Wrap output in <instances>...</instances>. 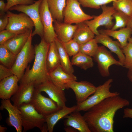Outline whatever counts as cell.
I'll return each instance as SVG.
<instances>
[{"mask_svg": "<svg viewBox=\"0 0 132 132\" xmlns=\"http://www.w3.org/2000/svg\"><path fill=\"white\" fill-rule=\"evenodd\" d=\"M51 81L56 85L63 90L69 82L77 80L76 77L65 72L60 65L49 73Z\"/></svg>", "mask_w": 132, "mask_h": 132, "instance_id": "ffe728a7", "label": "cell"}, {"mask_svg": "<svg viewBox=\"0 0 132 132\" xmlns=\"http://www.w3.org/2000/svg\"><path fill=\"white\" fill-rule=\"evenodd\" d=\"M38 91L45 92L61 108L66 106L67 101L64 90L55 85L50 80L35 86Z\"/></svg>", "mask_w": 132, "mask_h": 132, "instance_id": "4fadbf2b", "label": "cell"}, {"mask_svg": "<svg viewBox=\"0 0 132 132\" xmlns=\"http://www.w3.org/2000/svg\"><path fill=\"white\" fill-rule=\"evenodd\" d=\"M35 0H7L5 12L9 10L11 7L18 5H28L33 4Z\"/></svg>", "mask_w": 132, "mask_h": 132, "instance_id": "8d00e7d4", "label": "cell"}, {"mask_svg": "<svg viewBox=\"0 0 132 132\" xmlns=\"http://www.w3.org/2000/svg\"><path fill=\"white\" fill-rule=\"evenodd\" d=\"M93 57L97 64L100 75L103 77L110 76L109 68L111 66L115 65L123 66L122 64L115 59L110 52L104 46H99Z\"/></svg>", "mask_w": 132, "mask_h": 132, "instance_id": "8fae6325", "label": "cell"}, {"mask_svg": "<svg viewBox=\"0 0 132 132\" xmlns=\"http://www.w3.org/2000/svg\"><path fill=\"white\" fill-rule=\"evenodd\" d=\"M31 104L38 112L44 117L61 109L53 100L44 96L36 89Z\"/></svg>", "mask_w": 132, "mask_h": 132, "instance_id": "7c38bea8", "label": "cell"}, {"mask_svg": "<svg viewBox=\"0 0 132 132\" xmlns=\"http://www.w3.org/2000/svg\"><path fill=\"white\" fill-rule=\"evenodd\" d=\"M31 34L23 48L17 55L15 61L11 68L14 74L18 77L19 81L23 76L28 64L34 58L35 51L32 44L33 37Z\"/></svg>", "mask_w": 132, "mask_h": 132, "instance_id": "5b68a950", "label": "cell"}, {"mask_svg": "<svg viewBox=\"0 0 132 132\" xmlns=\"http://www.w3.org/2000/svg\"><path fill=\"white\" fill-rule=\"evenodd\" d=\"M128 41L131 43L132 44V36L131 37L129 38L128 40Z\"/></svg>", "mask_w": 132, "mask_h": 132, "instance_id": "7dc6e473", "label": "cell"}, {"mask_svg": "<svg viewBox=\"0 0 132 132\" xmlns=\"http://www.w3.org/2000/svg\"><path fill=\"white\" fill-rule=\"evenodd\" d=\"M112 16L115 20V23L111 29L113 30L125 27L130 18V17L124 13L115 10Z\"/></svg>", "mask_w": 132, "mask_h": 132, "instance_id": "1f68e13d", "label": "cell"}, {"mask_svg": "<svg viewBox=\"0 0 132 132\" xmlns=\"http://www.w3.org/2000/svg\"><path fill=\"white\" fill-rule=\"evenodd\" d=\"M17 56L3 44L0 45V62L1 64L8 68H11Z\"/></svg>", "mask_w": 132, "mask_h": 132, "instance_id": "f546056e", "label": "cell"}, {"mask_svg": "<svg viewBox=\"0 0 132 132\" xmlns=\"http://www.w3.org/2000/svg\"><path fill=\"white\" fill-rule=\"evenodd\" d=\"M42 1V0L35 1L33 4L30 5H16L11 7L9 10L23 12L30 18L34 25V30L32 32L31 34L33 37L36 34L41 38L43 37L44 27L41 21L39 10Z\"/></svg>", "mask_w": 132, "mask_h": 132, "instance_id": "52a82bcc", "label": "cell"}, {"mask_svg": "<svg viewBox=\"0 0 132 132\" xmlns=\"http://www.w3.org/2000/svg\"><path fill=\"white\" fill-rule=\"evenodd\" d=\"M55 42L58 52L60 65L65 72L69 74H73L74 68L69 59V56L64 49L62 42L57 37Z\"/></svg>", "mask_w": 132, "mask_h": 132, "instance_id": "83f0119b", "label": "cell"}, {"mask_svg": "<svg viewBox=\"0 0 132 132\" xmlns=\"http://www.w3.org/2000/svg\"><path fill=\"white\" fill-rule=\"evenodd\" d=\"M46 63L49 73L60 65L58 52L55 41L50 43L47 55Z\"/></svg>", "mask_w": 132, "mask_h": 132, "instance_id": "484cf974", "label": "cell"}, {"mask_svg": "<svg viewBox=\"0 0 132 132\" xmlns=\"http://www.w3.org/2000/svg\"><path fill=\"white\" fill-rule=\"evenodd\" d=\"M71 62L72 65L85 70L92 67L94 65L91 56L80 52L73 56Z\"/></svg>", "mask_w": 132, "mask_h": 132, "instance_id": "f1b7e54d", "label": "cell"}, {"mask_svg": "<svg viewBox=\"0 0 132 132\" xmlns=\"http://www.w3.org/2000/svg\"><path fill=\"white\" fill-rule=\"evenodd\" d=\"M14 75L11 68H8L2 64L0 65V81Z\"/></svg>", "mask_w": 132, "mask_h": 132, "instance_id": "f35d334b", "label": "cell"}, {"mask_svg": "<svg viewBox=\"0 0 132 132\" xmlns=\"http://www.w3.org/2000/svg\"><path fill=\"white\" fill-rule=\"evenodd\" d=\"M113 80L110 78L102 84L97 87L93 95L80 104H77L76 111H86L104 99L109 97L120 95L118 92L110 90Z\"/></svg>", "mask_w": 132, "mask_h": 132, "instance_id": "277c9868", "label": "cell"}, {"mask_svg": "<svg viewBox=\"0 0 132 132\" xmlns=\"http://www.w3.org/2000/svg\"><path fill=\"white\" fill-rule=\"evenodd\" d=\"M127 76L129 80L132 83V69H129Z\"/></svg>", "mask_w": 132, "mask_h": 132, "instance_id": "f6af8a7d", "label": "cell"}, {"mask_svg": "<svg viewBox=\"0 0 132 132\" xmlns=\"http://www.w3.org/2000/svg\"><path fill=\"white\" fill-rule=\"evenodd\" d=\"M64 130L66 132H77V131L75 128L70 126H65L64 128Z\"/></svg>", "mask_w": 132, "mask_h": 132, "instance_id": "7bdbcfd3", "label": "cell"}, {"mask_svg": "<svg viewBox=\"0 0 132 132\" xmlns=\"http://www.w3.org/2000/svg\"><path fill=\"white\" fill-rule=\"evenodd\" d=\"M6 5V3L4 2V0H0V15L5 13V11Z\"/></svg>", "mask_w": 132, "mask_h": 132, "instance_id": "b9f144b4", "label": "cell"}, {"mask_svg": "<svg viewBox=\"0 0 132 132\" xmlns=\"http://www.w3.org/2000/svg\"><path fill=\"white\" fill-rule=\"evenodd\" d=\"M123 118L132 119V109L128 108L124 109L123 111Z\"/></svg>", "mask_w": 132, "mask_h": 132, "instance_id": "60d3db41", "label": "cell"}, {"mask_svg": "<svg viewBox=\"0 0 132 132\" xmlns=\"http://www.w3.org/2000/svg\"><path fill=\"white\" fill-rule=\"evenodd\" d=\"M126 27L129 28L132 30V16L130 17Z\"/></svg>", "mask_w": 132, "mask_h": 132, "instance_id": "ee69618b", "label": "cell"}, {"mask_svg": "<svg viewBox=\"0 0 132 132\" xmlns=\"http://www.w3.org/2000/svg\"><path fill=\"white\" fill-rule=\"evenodd\" d=\"M98 44L94 38L85 43L80 44V52L93 57L98 49Z\"/></svg>", "mask_w": 132, "mask_h": 132, "instance_id": "d6a6232c", "label": "cell"}, {"mask_svg": "<svg viewBox=\"0 0 132 132\" xmlns=\"http://www.w3.org/2000/svg\"><path fill=\"white\" fill-rule=\"evenodd\" d=\"M78 0H66L63 12V21L66 23L77 24L92 19L93 16L85 13L81 8Z\"/></svg>", "mask_w": 132, "mask_h": 132, "instance_id": "8992f818", "label": "cell"}, {"mask_svg": "<svg viewBox=\"0 0 132 132\" xmlns=\"http://www.w3.org/2000/svg\"><path fill=\"white\" fill-rule=\"evenodd\" d=\"M9 22V18L6 13L0 15V31L6 29Z\"/></svg>", "mask_w": 132, "mask_h": 132, "instance_id": "ab89813d", "label": "cell"}, {"mask_svg": "<svg viewBox=\"0 0 132 132\" xmlns=\"http://www.w3.org/2000/svg\"><path fill=\"white\" fill-rule=\"evenodd\" d=\"M84 7L98 9L101 6L116 0H78Z\"/></svg>", "mask_w": 132, "mask_h": 132, "instance_id": "836d02e7", "label": "cell"}, {"mask_svg": "<svg viewBox=\"0 0 132 132\" xmlns=\"http://www.w3.org/2000/svg\"><path fill=\"white\" fill-rule=\"evenodd\" d=\"M64 118L65 119L64 122L65 126L72 127L80 132H91L83 116L79 111H75Z\"/></svg>", "mask_w": 132, "mask_h": 132, "instance_id": "44dd1931", "label": "cell"}, {"mask_svg": "<svg viewBox=\"0 0 132 132\" xmlns=\"http://www.w3.org/2000/svg\"><path fill=\"white\" fill-rule=\"evenodd\" d=\"M49 11L54 20L63 22V12L66 0H47Z\"/></svg>", "mask_w": 132, "mask_h": 132, "instance_id": "4316f807", "label": "cell"}, {"mask_svg": "<svg viewBox=\"0 0 132 132\" xmlns=\"http://www.w3.org/2000/svg\"><path fill=\"white\" fill-rule=\"evenodd\" d=\"M122 49L125 56L123 66L129 69H132V44L129 42Z\"/></svg>", "mask_w": 132, "mask_h": 132, "instance_id": "d590c367", "label": "cell"}, {"mask_svg": "<svg viewBox=\"0 0 132 132\" xmlns=\"http://www.w3.org/2000/svg\"><path fill=\"white\" fill-rule=\"evenodd\" d=\"M39 10L41 21L44 27L43 37L48 43L55 42L57 36L54 31V20L49 9L47 0H42Z\"/></svg>", "mask_w": 132, "mask_h": 132, "instance_id": "30bf717a", "label": "cell"}, {"mask_svg": "<svg viewBox=\"0 0 132 132\" xmlns=\"http://www.w3.org/2000/svg\"><path fill=\"white\" fill-rule=\"evenodd\" d=\"M18 108L21 112L23 132L35 127L42 132L48 131L45 117L38 112L31 104H22Z\"/></svg>", "mask_w": 132, "mask_h": 132, "instance_id": "3957f363", "label": "cell"}, {"mask_svg": "<svg viewBox=\"0 0 132 132\" xmlns=\"http://www.w3.org/2000/svg\"><path fill=\"white\" fill-rule=\"evenodd\" d=\"M77 107V105L71 107L66 106L45 116L48 131L53 132L54 126L57 123L66 115L76 111Z\"/></svg>", "mask_w": 132, "mask_h": 132, "instance_id": "603a6c76", "label": "cell"}, {"mask_svg": "<svg viewBox=\"0 0 132 132\" xmlns=\"http://www.w3.org/2000/svg\"><path fill=\"white\" fill-rule=\"evenodd\" d=\"M33 29L16 35L3 44L11 52L17 55L23 48L32 34Z\"/></svg>", "mask_w": 132, "mask_h": 132, "instance_id": "7402d4cb", "label": "cell"}, {"mask_svg": "<svg viewBox=\"0 0 132 132\" xmlns=\"http://www.w3.org/2000/svg\"><path fill=\"white\" fill-rule=\"evenodd\" d=\"M62 42L69 56H73L80 52V44L73 39L66 42Z\"/></svg>", "mask_w": 132, "mask_h": 132, "instance_id": "e575fe53", "label": "cell"}, {"mask_svg": "<svg viewBox=\"0 0 132 132\" xmlns=\"http://www.w3.org/2000/svg\"><path fill=\"white\" fill-rule=\"evenodd\" d=\"M77 24V27L73 39L80 44L85 43L95 38V34L84 22Z\"/></svg>", "mask_w": 132, "mask_h": 132, "instance_id": "d4e9b609", "label": "cell"}, {"mask_svg": "<svg viewBox=\"0 0 132 132\" xmlns=\"http://www.w3.org/2000/svg\"><path fill=\"white\" fill-rule=\"evenodd\" d=\"M19 81L18 77L14 75L0 80V98L2 99H10L18 89Z\"/></svg>", "mask_w": 132, "mask_h": 132, "instance_id": "e0dca14e", "label": "cell"}, {"mask_svg": "<svg viewBox=\"0 0 132 132\" xmlns=\"http://www.w3.org/2000/svg\"><path fill=\"white\" fill-rule=\"evenodd\" d=\"M95 39L98 43H100L108 48L110 51L117 55L119 61L123 65L125 59V56L122 52V47L118 41L113 40L108 35L100 33L96 35Z\"/></svg>", "mask_w": 132, "mask_h": 132, "instance_id": "ac0fdd59", "label": "cell"}, {"mask_svg": "<svg viewBox=\"0 0 132 132\" xmlns=\"http://www.w3.org/2000/svg\"><path fill=\"white\" fill-rule=\"evenodd\" d=\"M53 26L58 38L62 42H66L73 38L77 25L67 23L63 22L54 20Z\"/></svg>", "mask_w": 132, "mask_h": 132, "instance_id": "d6986e66", "label": "cell"}, {"mask_svg": "<svg viewBox=\"0 0 132 132\" xmlns=\"http://www.w3.org/2000/svg\"><path fill=\"white\" fill-rule=\"evenodd\" d=\"M101 8L102 11L101 14L98 16L93 15V19L84 22L96 35L99 34L98 30L99 26H104L107 29H111L114 24L112 15L115 10L113 7L105 5Z\"/></svg>", "mask_w": 132, "mask_h": 132, "instance_id": "9c48e42d", "label": "cell"}, {"mask_svg": "<svg viewBox=\"0 0 132 132\" xmlns=\"http://www.w3.org/2000/svg\"><path fill=\"white\" fill-rule=\"evenodd\" d=\"M130 104L129 100L120 95L109 97L86 111L83 116L91 132H113L116 112Z\"/></svg>", "mask_w": 132, "mask_h": 132, "instance_id": "6da1fadb", "label": "cell"}, {"mask_svg": "<svg viewBox=\"0 0 132 132\" xmlns=\"http://www.w3.org/2000/svg\"><path fill=\"white\" fill-rule=\"evenodd\" d=\"M6 110L9 114V117L6 120L8 125L12 126L15 129L17 132H22V126L21 112L18 108L12 105L10 99H2L0 109Z\"/></svg>", "mask_w": 132, "mask_h": 132, "instance_id": "2e32d148", "label": "cell"}, {"mask_svg": "<svg viewBox=\"0 0 132 132\" xmlns=\"http://www.w3.org/2000/svg\"><path fill=\"white\" fill-rule=\"evenodd\" d=\"M35 90L33 83H20L18 89L11 98L13 105L19 108L22 104H30Z\"/></svg>", "mask_w": 132, "mask_h": 132, "instance_id": "9a60e30c", "label": "cell"}, {"mask_svg": "<svg viewBox=\"0 0 132 132\" xmlns=\"http://www.w3.org/2000/svg\"><path fill=\"white\" fill-rule=\"evenodd\" d=\"M7 129V128L6 127L0 125V132H5Z\"/></svg>", "mask_w": 132, "mask_h": 132, "instance_id": "bcb514c9", "label": "cell"}, {"mask_svg": "<svg viewBox=\"0 0 132 132\" xmlns=\"http://www.w3.org/2000/svg\"><path fill=\"white\" fill-rule=\"evenodd\" d=\"M16 35L6 29L0 31V45L3 44Z\"/></svg>", "mask_w": 132, "mask_h": 132, "instance_id": "74e56055", "label": "cell"}, {"mask_svg": "<svg viewBox=\"0 0 132 132\" xmlns=\"http://www.w3.org/2000/svg\"><path fill=\"white\" fill-rule=\"evenodd\" d=\"M98 31L99 33H104L117 39L120 44L122 48L127 44L128 39L132 34V30L127 27L121 28L118 30L107 29H101Z\"/></svg>", "mask_w": 132, "mask_h": 132, "instance_id": "cb8c5ba5", "label": "cell"}, {"mask_svg": "<svg viewBox=\"0 0 132 132\" xmlns=\"http://www.w3.org/2000/svg\"><path fill=\"white\" fill-rule=\"evenodd\" d=\"M112 6L116 11L132 16V0H116L113 2Z\"/></svg>", "mask_w": 132, "mask_h": 132, "instance_id": "4dcf8cb0", "label": "cell"}, {"mask_svg": "<svg viewBox=\"0 0 132 132\" xmlns=\"http://www.w3.org/2000/svg\"><path fill=\"white\" fill-rule=\"evenodd\" d=\"M9 22L6 29L16 34L33 29L34 27L33 22L26 14L21 12L14 13L9 10L6 12Z\"/></svg>", "mask_w": 132, "mask_h": 132, "instance_id": "ba28073f", "label": "cell"}, {"mask_svg": "<svg viewBox=\"0 0 132 132\" xmlns=\"http://www.w3.org/2000/svg\"><path fill=\"white\" fill-rule=\"evenodd\" d=\"M69 88H71L74 92L77 104H78L85 100L90 96L93 94L95 91L96 87L87 81L77 82L76 81H73L66 85V89Z\"/></svg>", "mask_w": 132, "mask_h": 132, "instance_id": "5bb4252c", "label": "cell"}, {"mask_svg": "<svg viewBox=\"0 0 132 132\" xmlns=\"http://www.w3.org/2000/svg\"><path fill=\"white\" fill-rule=\"evenodd\" d=\"M50 44L42 37L40 43L34 45L35 56L33 66L30 69L28 66L20 80V83L32 82L36 86L50 80L46 63Z\"/></svg>", "mask_w": 132, "mask_h": 132, "instance_id": "7a4b0ae2", "label": "cell"}]
</instances>
